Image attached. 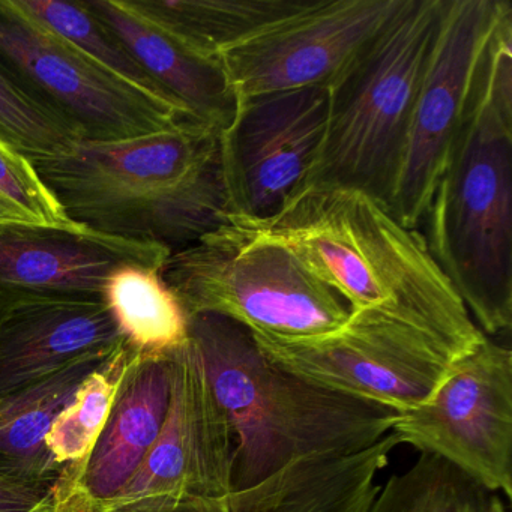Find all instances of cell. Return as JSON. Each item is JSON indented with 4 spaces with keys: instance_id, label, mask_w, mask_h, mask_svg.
Here are the masks:
<instances>
[{
    "instance_id": "6da1fadb",
    "label": "cell",
    "mask_w": 512,
    "mask_h": 512,
    "mask_svg": "<svg viewBox=\"0 0 512 512\" xmlns=\"http://www.w3.org/2000/svg\"><path fill=\"white\" fill-rule=\"evenodd\" d=\"M425 244L485 337L512 325V5L485 41L424 220Z\"/></svg>"
},
{
    "instance_id": "7a4b0ae2",
    "label": "cell",
    "mask_w": 512,
    "mask_h": 512,
    "mask_svg": "<svg viewBox=\"0 0 512 512\" xmlns=\"http://www.w3.org/2000/svg\"><path fill=\"white\" fill-rule=\"evenodd\" d=\"M230 226L283 245L350 310H379L463 352L485 335L428 251L379 200L334 185H302L263 221Z\"/></svg>"
},
{
    "instance_id": "3957f363",
    "label": "cell",
    "mask_w": 512,
    "mask_h": 512,
    "mask_svg": "<svg viewBox=\"0 0 512 512\" xmlns=\"http://www.w3.org/2000/svg\"><path fill=\"white\" fill-rule=\"evenodd\" d=\"M74 223L175 251L230 224L221 131L193 119L34 163Z\"/></svg>"
},
{
    "instance_id": "277c9868",
    "label": "cell",
    "mask_w": 512,
    "mask_h": 512,
    "mask_svg": "<svg viewBox=\"0 0 512 512\" xmlns=\"http://www.w3.org/2000/svg\"><path fill=\"white\" fill-rule=\"evenodd\" d=\"M188 338L232 427L235 490L299 458L352 454L391 433L397 413L281 370L247 328L226 317H188Z\"/></svg>"
},
{
    "instance_id": "5b68a950",
    "label": "cell",
    "mask_w": 512,
    "mask_h": 512,
    "mask_svg": "<svg viewBox=\"0 0 512 512\" xmlns=\"http://www.w3.org/2000/svg\"><path fill=\"white\" fill-rule=\"evenodd\" d=\"M445 0H403L329 86L325 139L307 184L362 191L389 209Z\"/></svg>"
},
{
    "instance_id": "8992f818",
    "label": "cell",
    "mask_w": 512,
    "mask_h": 512,
    "mask_svg": "<svg viewBox=\"0 0 512 512\" xmlns=\"http://www.w3.org/2000/svg\"><path fill=\"white\" fill-rule=\"evenodd\" d=\"M161 277L188 317L215 314L251 334H326L350 314L349 304L287 248L230 224L170 254Z\"/></svg>"
},
{
    "instance_id": "52a82bcc",
    "label": "cell",
    "mask_w": 512,
    "mask_h": 512,
    "mask_svg": "<svg viewBox=\"0 0 512 512\" xmlns=\"http://www.w3.org/2000/svg\"><path fill=\"white\" fill-rule=\"evenodd\" d=\"M268 361L337 394L409 412L427 401L467 353L442 338L379 310H350L326 334H251Z\"/></svg>"
},
{
    "instance_id": "ba28073f",
    "label": "cell",
    "mask_w": 512,
    "mask_h": 512,
    "mask_svg": "<svg viewBox=\"0 0 512 512\" xmlns=\"http://www.w3.org/2000/svg\"><path fill=\"white\" fill-rule=\"evenodd\" d=\"M0 67L82 143L148 136L190 119L104 70L17 0H0Z\"/></svg>"
},
{
    "instance_id": "9c48e42d",
    "label": "cell",
    "mask_w": 512,
    "mask_h": 512,
    "mask_svg": "<svg viewBox=\"0 0 512 512\" xmlns=\"http://www.w3.org/2000/svg\"><path fill=\"white\" fill-rule=\"evenodd\" d=\"M170 403L160 436L124 487L89 512H224L235 437L190 338L169 356Z\"/></svg>"
},
{
    "instance_id": "30bf717a",
    "label": "cell",
    "mask_w": 512,
    "mask_h": 512,
    "mask_svg": "<svg viewBox=\"0 0 512 512\" xmlns=\"http://www.w3.org/2000/svg\"><path fill=\"white\" fill-rule=\"evenodd\" d=\"M398 446L430 454L512 499V352L485 337L424 403L395 416Z\"/></svg>"
},
{
    "instance_id": "8fae6325",
    "label": "cell",
    "mask_w": 512,
    "mask_h": 512,
    "mask_svg": "<svg viewBox=\"0 0 512 512\" xmlns=\"http://www.w3.org/2000/svg\"><path fill=\"white\" fill-rule=\"evenodd\" d=\"M329 89L239 98L221 131L230 221H263L305 184L325 139Z\"/></svg>"
},
{
    "instance_id": "7c38bea8",
    "label": "cell",
    "mask_w": 512,
    "mask_h": 512,
    "mask_svg": "<svg viewBox=\"0 0 512 512\" xmlns=\"http://www.w3.org/2000/svg\"><path fill=\"white\" fill-rule=\"evenodd\" d=\"M500 7L502 0H445L389 203L407 229L419 230L424 223Z\"/></svg>"
},
{
    "instance_id": "4fadbf2b",
    "label": "cell",
    "mask_w": 512,
    "mask_h": 512,
    "mask_svg": "<svg viewBox=\"0 0 512 512\" xmlns=\"http://www.w3.org/2000/svg\"><path fill=\"white\" fill-rule=\"evenodd\" d=\"M403 0H310L220 56L236 98L329 88Z\"/></svg>"
},
{
    "instance_id": "5bb4252c",
    "label": "cell",
    "mask_w": 512,
    "mask_h": 512,
    "mask_svg": "<svg viewBox=\"0 0 512 512\" xmlns=\"http://www.w3.org/2000/svg\"><path fill=\"white\" fill-rule=\"evenodd\" d=\"M172 251L82 224L0 220V305L29 298H101L125 266L161 269Z\"/></svg>"
},
{
    "instance_id": "9a60e30c",
    "label": "cell",
    "mask_w": 512,
    "mask_h": 512,
    "mask_svg": "<svg viewBox=\"0 0 512 512\" xmlns=\"http://www.w3.org/2000/svg\"><path fill=\"white\" fill-rule=\"evenodd\" d=\"M122 343L101 298H29L0 305V397L86 353Z\"/></svg>"
},
{
    "instance_id": "2e32d148",
    "label": "cell",
    "mask_w": 512,
    "mask_h": 512,
    "mask_svg": "<svg viewBox=\"0 0 512 512\" xmlns=\"http://www.w3.org/2000/svg\"><path fill=\"white\" fill-rule=\"evenodd\" d=\"M95 17L136 59L167 100L185 116L224 131L235 118L238 98L220 59L188 49L143 17L127 0H85Z\"/></svg>"
},
{
    "instance_id": "e0dca14e",
    "label": "cell",
    "mask_w": 512,
    "mask_h": 512,
    "mask_svg": "<svg viewBox=\"0 0 512 512\" xmlns=\"http://www.w3.org/2000/svg\"><path fill=\"white\" fill-rule=\"evenodd\" d=\"M397 440L391 433L352 454L299 458L230 494L224 512H365Z\"/></svg>"
},
{
    "instance_id": "ac0fdd59",
    "label": "cell",
    "mask_w": 512,
    "mask_h": 512,
    "mask_svg": "<svg viewBox=\"0 0 512 512\" xmlns=\"http://www.w3.org/2000/svg\"><path fill=\"white\" fill-rule=\"evenodd\" d=\"M169 403V358H137L77 481L89 503L104 502L124 487L160 436Z\"/></svg>"
},
{
    "instance_id": "d6986e66",
    "label": "cell",
    "mask_w": 512,
    "mask_h": 512,
    "mask_svg": "<svg viewBox=\"0 0 512 512\" xmlns=\"http://www.w3.org/2000/svg\"><path fill=\"white\" fill-rule=\"evenodd\" d=\"M118 347L86 353L56 373L0 397V469L37 481L61 476L47 452V434L80 383Z\"/></svg>"
},
{
    "instance_id": "ffe728a7",
    "label": "cell",
    "mask_w": 512,
    "mask_h": 512,
    "mask_svg": "<svg viewBox=\"0 0 512 512\" xmlns=\"http://www.w3.org/2000/svg\"><path fill=\"white\" fill-rule=\"evenodd\" d=\"M155 25L206 58L218 59L310 0H127Z\"/></svg>"
},
{
    "instance_id": "44dd1931",
    "label": "cell",
    "mask_w": 512,
    "mask_h": 512,
    "mask_svg": "<svg viewBox=\"0 0 512 512\" xmlns=\"http://www.w3.org/2000/svg\"><path fill=\"white\" fill-rule=\"evenodd\" d=\"M161 269L125 266L110 275L103 293L125 344L143 361L167 359L188 340L187 313Z\"/></svg>"
},
{
    "instance_id": "7402d4cb",
    "label": "cell",
    "mask_w": 512,
    "mask_h": 512,
    "mask_svg": "<svg viewBox=\"0 0 512 512\" xmlns=\"http://www.w3.org/2000/svg\"><path fill=\"white\" fill-rule=\"evenodd\" d=\"M139 356L121 344L107 361L95 368L77 388L73 400L59 413L46 437L50 458L61 472L79 481L89 455L106 425L116 395L131 365Z\"/></svg>"
},
{
    "instance_id": "603a6c76",
    "label": "cell",
    "mask_w": 512,
    "mask_h": 512,
    "mask_svg": "<svg viewBox=\"0 0 512 512\" xmlns=\"http://www.w3.org/2000/svg\"><path fill=\"white\" fill-rule=\"evenodd\" d=\"M365 512H508L506 500L430 454L389 476Z\"/></svg>"
},
{
    "instance_id": "cb8c5ba5",
    "label": "cell",
    "mask_w": 512,
    "mask_h": 512,
    "mask_svg": "<svg viewBox=\"0 0 512 512\" xmlns=\"http://www.w3.org/2000/svg\"><path fill=\"white\" fill-rule=\"evenodd\" d=\"M17 4L26 13L41 20L47 28L61 35L68 43L76 46L104 70L115 74L139 91L178 109L167 100L166 95L152 82L151 77L142 70L127 49L116 40L115 35L92 14L85 0H17Z\"/></svg>"
},
{
    "instance_id": "d4e9b609",
    "label": "cell",
    "mask_w": 512,
    "mask_h": 512,
    "mask_svg": "<svg viewBox=\"0 0 512 512\" xmlns=\"http://www.w3.org/2000/svg\"><path fill=\"white\" fill-rule=\"evenodd\" d=\"M0 139L32 164L67 157L82 143L64 122L32 101L2 67Z\"/></svg>"
},
{
    "instance_id": "484cf974",
    "label": "cell",
    "mask_w": 512,
    "mask_h": 512,
    "mask_svg": "<svg viewBox=\"0 0 512 512\" xmlns=\"http://www.w3.org/2000/svg\"><path fill=\"white\" fill-rule=\"evenodd\" d=\"M0 209L8 220L73 224L34 164L0 139Z\"/></svg>"
},
{
    "instance_id": "4316f807",
    "label": "cell",
    "mask_w": 512,
    "mask_h": 512,
    "mask_svg": "<svg viewBox=\"0 0 512 512\" xmlns=\"http://www.w3.org/2000/svg\"><path fill=\"white\" fill-rule=\"evenodd\" d=\"M61 484L62 473L53 481H37L0 469V512H43Z\"/></svg>"
},
{
    "instance_id": "83f0119b",
    "label": "cell",
    "mask_w": 512,
    "mask_h": 512,
    "mask_svg": "<svg viewBox=\"0 0 512 512\" xmlns=\"http://www.w3.org/2000/svg\"><path fill=\"white\" fill-rule=\"evenodd\" d=\"M43 512H88V499L80 491L79 484L71 473L62 472L58 496Z\"/></svg>"
}]
</instances>
